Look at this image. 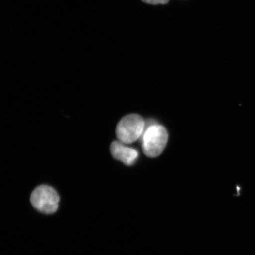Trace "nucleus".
Segmentation results:
<instances>
[{
  "label": "nucleus",
  "instance_id": "obj_4",
  "mask_svg": "<svg viewBox=\"0 0 255 255\" xmlns=\"http://www.w3.org/2000/svg\"><path fill=\"white\" fill-rule=\"evenodd\" d=\"M110 151L113 158L123 162L127 165L135 164L138 157V152L134 149L126 147L120 142L111 143Z\"/></svg>",
  "mask_w": 255,
  "mask_h": 255
},
{
  "label": "nucleus",
  "instance_id": "obj_3",
  "mask_svg": "<svg viewBox=\"0 0 255 255\" xmlns=\"http://www.w3.org/2000/svg\"><path fill=\"white\" fill-rule=\"evenodd\" d=\"M30 201L34 208L40 212L52 214L58 209L60 197L53 188L41 185L32 193Z\"/></svg>",
  "mask_w": 255,
  "mask_h": 255
},
{
  "label": "nucleus",
  "instance_id": "obj_2",
  "mask_svg": "<svg viewBox=\"0 0 255 255\" xmlns=\"http://www.w3.org/2000/svg\"><path fill=\"white\" fill-rule=\"evenodd\" d=\"M144 128L145 121L141 116L129 114L123 117L117 124L116 135L120 142L130 144L141 136Z\"/></svg>",
  "mask_w": 255,
  "mask_h": 255
},
{
  "label": "nucleus",
  "instance_id": "obj_5",
  "mask_svg": "<svg viewBox=\"0 0 255 255\" xmlns=\"http://www.w3.org/2000/svg\"><path fill=\"white\" fill-rule=\"evenodd\" d=\"M142 1L146 4L152 5L166 4L169 2V0H142Z\"/></svg>",
  "mask_w": 255,
  "mask_h": 255
},
{
  "label": "nucleus",
  "instance_id": "obj_1",
  "mask_svg": "<svg viewBox=\"0 0 255 255\" xmlns=\"http://www.w3.org/2000/svg\"><path fill=\"white\" fill-rule=\"evenodd\" d=\"M168 133L163 126L154 124L149 127L142 135V145L144 154L149 157H157L167 145Z\"/></svg>",
  "mask_w": 255,
  "mask_h": 255
}]
</instances>
